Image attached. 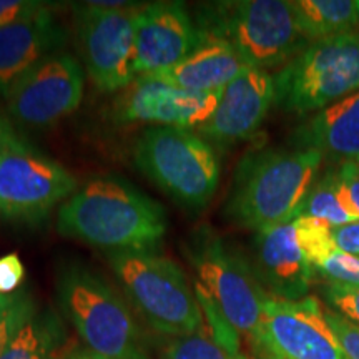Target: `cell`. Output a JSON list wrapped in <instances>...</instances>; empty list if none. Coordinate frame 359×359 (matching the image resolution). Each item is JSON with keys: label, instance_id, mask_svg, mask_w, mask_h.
<instances>
[{"label": "cell", "instance_id": "27", "mask_svg": "<svg viewBox=\"0 0 359 359\" xmlns=\"http://www.w3.org/2000/svg\"><path fill=\"white\" fill-rule=\"evenodd\" d=\"M321 296L333 311L359 326V286L325 281L321 285Z\"/></svg>", "mask_w": 359, "mask_h": 359}, {"label": "cell", "instance_id": "17", "mask_svg": "<svg viewBox=\"0 0 359 359\" xmlns=\"http://www.w3.org/2000/svg\"><path fill=\"white\" fill-rule=\"evenodd\" d=\"M67 42V30L53 15V8L30 20L0 29V97L30 67L47 55L60 52Z\"/></svg>", "mask_w": 359, "mask_h": 359}, {"label": "cell", "instance_id": "25", "mask_svg": "<svg viewBox=\"0 0 359 359\" xmlns=\"http://www.w3.org/2000/svg\"><path fill=\"white\" fill-rule=\"evenodd\" d=\"M37 311L29 293L0 294V356L6 351L17 331Z\"/></svg>", "mask_w": 359, "mask_h": 359}, {"label": "cell", "instance_id": "9", "mask_svg": "<svg viewBox=\"0 0 359 359\" xmlns=\"http://www.w3.org/2000/svg\"><path fill=\"white\" fill-rule=\"evenodd\" d=\"M83 60L92 82L102 92L127 88L135 72V13L123 2L75 6Z\"/></svg>", "mask_w": 359, "mask_h": 359}, {"label": "cell", "instance_id": "12", "mask_svg": "<svg viewBox=\"0 0 359 359\" xmlns=\"http://www.w3.org/2000/svg\"><path fill=\"white\" fill-rule=\"evenodd\" d=\"M262 349L281 359H348L326 320L325 306L314 296L288 302L268 294L262 321Z\"/></svg>", "mask_w": 359, "mask_h": 359}, {"label": "cell", "instance_id": "33", "mask_svg": "<svg viewBox=\"0 0 359 359\" xmlns=\"http://www.w3.org/2000/svg\"><path fill=\"white\" fill-rule=\"evenodd\" d=\"M24 147L29 145L19 137V133L15 132L11 120H8L4 114H0V156Z\"/></svg>", "mask_w": 359, "mask_h": 359}, {"label": "cell", "instance_id": "8", "mask_svg": "<svg viewBox=\"0 0 359 359\" xmlns=\"http://www.w3.org/2000/svg\"><path fill=\"white\" fill-rule=\"evenodd\" d=\"M133 158L143 175L187 208H203L218 190V156L193 130L148 128L135 145Z\"/></svg>", "mask_w": 359, "mask_h": 359}, {"label": "cell", "instance_id": "24", "mask_svg": "<svg viewBox=\"0 0 359 359\" xmlns=\"http://www.w3.org/2000/svg\"><path fill=\"white\" fill-rule=\"evenodd\" d=\"M161 359H243L222 346L213 336L205 333L173 338L161 351Z\"/></svg>", "mask_w": 359, "mask_h": 359}, {"label": "cell", "instance_id": "31", "mask_svg": "<svg viewBox=\"0 0 359 359\" xmlns=\"http://www.w3.org/2000/svg\"><path fill=\"white\" fill-rule=\"evenodd\" d=\"M339 167L341 182H343V190L346 195L348 205L351 208L354 217L359 219V172L358 163H336Z\"/></svg>", "mask_w": 359, "mask_h": 359}, {"label": "cell", "instance_id": "11", "mask_svg": "<svg viewBox=\"0 0 359 359\" xmlns=\"http://www.w3.org/2000/svg\"><path fill=\"white\" fill-rule=\"evenodd\" d=\"M77 180L45 155L19 148L0 156V217L37 223L75 193Z\"/></svg>", "mask_w": 359, "mask_h": 359}, {"label": "cell", "instance_id": "26", "mask_svg": "<svg viewBox=\"0 0 359 359\" xmlns=\"http://www.w3.org/2000/svg\"><path fill=\"white\" fill-rule=\"evenodd\" d=\"M314 271L326 281L359 286V257L344 253L338 248L320 263L314 264Z\"/></svg>", "mask_w": 359, "mask_h": 359}, {"label": "cell", "instance_id": "6", "mask_svg": "<svg viewBox=\"0 0 359 359\" xmlns=\"http://www.w3.org/2000/svg\"><path fill=\"white\" fill-rule=\"evenodd\" d=\"M110 266L130 303L161 334L182 338L203 333L196 291L173 259L155 251L110 253Z\"/></svg>", "mask_w": 359, "mask_h": 359}, {"label": "cell", "instance_id": "34", "mask_svg": "<svg viewBox=\"0 0 359 359\" xmlns=\"http://www.w3.org/2000/svg\"><path fill=\"white\" fill-rule=\"evenodd\" d=\"M64 359H105V358L98 356V354L90 351L87 348H75L67 354H64Z\"/></svg>", "mask_w": 359, "mask_h": 359}, {"label": "cell", "instance_id": "21", "mask_svg": "<svg viewBox=\"0 0 359 359\" xmlns=\"http://www.w3.org/2000/svg\"><path fill=\"white\" fill-rule=\"evenodd\" d=\"M65 331L52 311H35L17 331L0 359H64Z\"/></svg>", "mask_w": 359, "mask_h": 359}, {"label": "cell", "instance_id": "4", "mask_svg": "<svg viewBox=\"0 0 359 359\" xmlns=\"http://www.w3.org/2000/svg\"><path fill=\"white\" fill-rule=\"evenodd\" d=\"M203 37L226 42L245 65L285 67L308 47L290 0H228L200 7L195 20Z\"/></svg>", "mask_w": 359, "mask_h": 359}, {"label": "cell", "instance_id": "29", "mask_svg": "<svg viewBox=\"0 0 359 359\" xmlns=\"http://www.w3.org/2000/svg\"><path fill=\"white\" fill-rule=\"evenodd\" d=\"M325 314L330 326L333 327L336 336H338L346 358L359 359V326L327 306H325Z\"/></svg>", "mask_w": 359, "mask_h": 359}, {"label": "cell", "instance_id": "3", "mask_svg": "<svg viewBox=\"0 0 359 359\" xmlns=\"http://www.w3.org/2000/svg\"><path fill=\"white\" fill-rule=\"evenodd\" d=\"M323 161L325 156L311 148L250 151L233 177L224 217L251 231L293 222Z\"/></svg>", "mask_w": 359, "mask_h": 359}, {"label": "cell", "instance_id": "7", "mask_svg": "<svg viewBox=\"0 0 359 359\" xmlns=\"http://www.w3.org/2000/svg\"><path fill=\"white\" fill-rule=\"evenodd\" d=\"M359 92V32L308 43L275 75V105L314 115Z\"/></svg>", "mask_w": 359, "mask_h": 359}, {"label": "cell", "instance_id": "35", "mask_svg": "<svg viewBox=\"0 0 359 359\" xmlns=\"http://www.w3.org/2000/svg\"><path fill=\"white\" fill-rule=\"evenodd\" d=\"M257 358H258V359H281V358L275 356V354H271V353L264 351V349H262V351L257 353Z\"/></svg>", "mask_w": 359, "mask_h": 359}, {"label": "cell", "instance_id": "13", "mask_svg": "<svg viewBox=\"0 0 359 359\" xmlns=\"http://www.w3.org/2000/svg\"><path fill=\"white\" fill-rule=\"evenodd\" d=\"M219 92H191L158 77H137L120 93L115 118L154 123L155 127L198 130L217 110Z\"/></svg>", "mask_w": 359, "mask_h": 359}, {"label": "cell", "instance_id": "5", "mask_svg": "<svg viewBox=\"0 0 359 359\" xmlns=\"http://www.w3.org/2000/svg\"><path fill=\"white\" fill-rule=\"evenodd\" d=\"M64 316L85 346L105 359H151L127 303L98 273L82 263H67L57 275Z\"/></svg>", "mask_w": 359, "mask_h": 359}, {"label": "cell", "instance_id": "23", "mask_svg": "<svg viewBox=\"0 0 359 359\" xmlns=\"http://www.w3.org/2000/svg\"><path fill=\"white\" fill-rule=\"evenodd\" d=\"M293 224L298 245L302 246L303 253L306 255L313 266L336 250L333 228L327 223L316 218L298 217L293 219Z\"/></svg>", "mask_w": 359, "mask_h": 359}, {"label": "cell", "instance_id": "32", "mask_svg": "<svg viewBox=\"0 0 359 359\" xmlns=\"http://www.w3.org/2000/svg\"><path fill=\"white\" fill-rule=\"evenodd\" d=\"M333 240L338 250L359 257V222L333 228Z\"/></svg>", "mask_w": 359, "mask_h": 359}, {"label": "cell", "instance_id": "30", "mask_svg": "<svg viewBox=\"0 0 359 359\" xmlns=\"http://www.w3.org/2000/svg\"><path fill=\"white\" fill-rule=\"evenodd\" d=\"M25 266L17 253L0 257V294H13L24 283Z\"/></svg>", "mask_w": 359, "mask_h": 359}, {"label": "cell", "instance_id": "16", "mask_svg": "<svg viewBox=\"0 0 359 359\" xmlns=\"http://www.w3.org/2000/svg\"><path fill=\"white\" fill-rule=\"evenodd\" d=\"M251 268L269 296L288 302L306 298L316 276L296 240L293 222L255 231Z\"/></svg>", "mask_w": 359, "mask_h": 359}, {"label": "cell", "instance_id": "18", "mask_svg": "<svg viewBox=\"0 0 359 359\" xmlns=\"http://www.w3.org/2000/svg\"><path fill=\"white\" fill-rule=\"evenodd\" d=\"M290 145L320 151L333 163H359V92L304 120Z\"/></svg>", "mask_w": 359, "mask_h": 359}, {"label": "cell", "instance_id": "2", "mask_svg": "<svg viewBox=\"0 0 359 359\" xmlns=\"http://www.w3.org/2000/svg\"><path fill=\"white\" fill-rule=\"evenodd\" d=\"M168 223L160 203L118 177H98L75 190L58 210L57 230L97 248L154 251Z\"/></svg>", "mask_w": 359, "mask_h": 359}, {"label": "cell", "instance_id": "15", "mask_svg": "<svg viewBox=\"0 0 359 359\" xmlns=\"http://www.w3.org/2000/svg\"><path fill=\"white\" fill-rule=\"evenodd\" d=\"M275 105V77L268 70L245 65L222 90L217 110L198 135L218 147L250 140Z\"/></svg>", "mask_w": 359, "mask_h": 359}, {"label": "cell", "instance_id": "19", "mask_svg": "<svg viewBox=\"0 0 359 359\" xmlns=\"http://www.w3.org/2000/svg\"><path fill=\"white\" fill-rule=\"evenodd\" d=\"M236 52L222 40L203 37L198 47L158 77L175 87L191 92H219L243 70Z\"/></svg>", "mask_w": 359, "mask_h": 359}, {"label": "cell", "instance_id": "14", "mask_svg": "<svg viewBox=\"0 0 359 359\" xmlns=\"http://www.w3.org/2000/svg\"><path fill=\"white\" fill-rule=\"evenodd\" d=\"M201 34L188 8L180 2H155L135 13L137 77L160 75L195 50Z\"/></svg>", "mask_w": 359, "mask_h": 359}, {"label": "cell", "instance_id": "28", "mask_svg": "<svg viewBox=\"0 0 359 359\" xmlns=\"http://www.w3.org/2000/svg\"><path fill=\"white\" fill-rule=\"evenodd\" d=\"M52 8V4L40 0H0V29L17 22L30 20Z\"/></svg>", "mask_w": 359, "mask_h": 359}, {"label": "cell", "instance_id": "1", "mask_svg": "<svg viewBox=\"0 0 359 359\" xmlns=\"http://www.w3.org/2000/svg\"><path fill=\"white\" fill-rule=\"evenodd\" d=\"M183 253L196 273L195 291L203 314H208L213 338L233 356L245 358L238 343V336H245L258 353L268 293L251 263L210 224H200L190 233Z\"/></svg>", "mask_w": 359, "mask_h": 359}, {"label": "cell", "instance_id": "22", "mask_svg": "<svg viewBox=\"0 0 359 359\" xmlns=\"http://www.w3.org/2000/svg\"><path fill=\"white\" fill-rule=\"evenodd\" d=\"M298 217L321 219L331 228L346 226L359 222L348 205L338 165L334 163L331 167L330 163L325 172L318 175L308 195L304 196Z\"/></svg>", "mask_w": 359, "mask_h": 359}, {"label": "cell", "instance_id": "20", "mask_svg": "<svg viewBox=\"0 0 359 359\" xmlns=\"http://www.w3.org/2000/svg\"><path fill=\"white\" fill-rule=\"evenodd\" d=\"M296 25L309 43L359 32V0H291Z\"/></svg>", "mask_w": 359, "mask_h": 359}, {"label": "cell", "instance_id": "36", "mask_svg": "<svg viewBox=\"0 0 359 359\" xmlns=\"http://www.w3.org/2000/svg\"><path fill=\"white\" fill-rule=\"evenodd\" d=\"M358 172H359V163H358Z\"/></svg>", "mask_w": 359, "mask_h": 359}, {"label": "cell", "instance_id": "10", "mask_svg": "<svg viewBox=\"0 0 359 359\" xmlns=\"http://www.w3.org/2000/svg\"><path fill=\"white\" fill-rule=\"evenodd\" d=\"M85 74L80 62L65 52L39 60L6 93L8 116L27 128H47L79 109Z\"/></svg>", "mask_w": 359, "mask_h": 359}]
</instances>
